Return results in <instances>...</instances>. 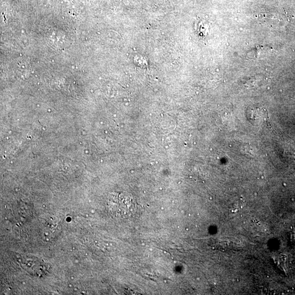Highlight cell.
Masks as SVG:
<instances>
[{
  "label": "cell",
  "instance_id": "obj_1",
  "mask_svg": "<svg viewBox=\"0 0 295 295\" xmlns=\"http://www.w3.org/2000/svg\"><path fill=\"white\" fill-rule=\"evenodd\" d=\"M108 208L111 214L116 217L130 218L136 212L137 204L129 194H112L108 199Z\"/></svg>",
  "mask_w": 295,
  "mask_h": 295
},
{
  "label": "cell",
  "instance_id": "obj_2",
  "mask_svg": "<svg viewBox=\"0 0 295 295\" xmlns=\"http://www.w3.org/2000/svg\"><path fill=\"white\" fill-rule=\"evenodd\" d=\"M21 266L25 270L31 275L36 277H42L48 271L46 263L42 260L34 256H27L23 258Z\"/></svg>",
  "mask_w": 295,
  "mask_h": 295
}]
</instances>
